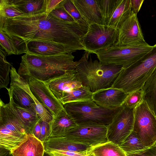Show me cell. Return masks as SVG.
Returning a JSON list of instances; mask_svg holds the SVG:
<instances>
[{"mask_svg":"<svg viewBox=\"0 0 156 156\" xmlns=\"http://www.w3.org/2000/svg\"><path fill=\"white\" fill-rule=\"evenodd\" d=\"M41 132L39 140L43 142L49 137L50 134V125L49 123L41 120Z\"/></svg>","mask_w":156,"mask_h":156,"instance_id":"60d3db41","label":"cell"},{"mask_svg":"<svg viewBox=\"0 0 156 156\" xmlns=\"http://www.w3.org/2000/svg\"><path fill=\"white\" fill-rule=\"evenodd\" d=\"M133 132L147 147L156 142V116L144 100L134 109Z\"/></svg>","mask_w":156,"mask_h":156,"instance_id":"52a82bcc","label":"cell"},{"mask_svg":"<svg viewBox=\"0 0 156 156\" xmlns=\"http://www.w3.org/2000/svg\"><path fill=\"white\" fill-rule=\"evenodd\" d=\"M155 145H156V143H155Z\"/></svg>","mask_w":156,"mask_h":156,"instance_id":"7dc6e473","label":"cell"},{"mask_svg":"<svg viewBox=\"0 0 156 156\" xmlns=\"http://www.w3.org/2000/svg\"><path fill=\"white\" fill-rule=\"evenodd\" d=\"M26 134L15 133L0 127V147L11 151L20 144L25 139Z\"/></svg>","mask_w":156,"mask_h":156,"instance_id":"4316f807","label":"cell"},{"mask_svg":"<svg viewBox=\"0 0 156 156\" xmlns=\"http://www.w3.org/2000/svg\"><path fill=\"white\" fill-rule=\"evenodd\" d=\"M90 53L85 51L82 58L76 61L77 71L83 86L94 93L112 87L122 69L119 66L105 65L92 60Z\"/></svg>","mask_w":156,"mask_h":156,"instance_id":"3957f363","label":"cell"},{"mask_svg":"<svg viewBox=\"0 0 156 156\" xmlns=\"http://www.w3.org/2000/svg\"><path fill=\"white\" fill-rule=\"evenodd\" d=\"M153 46L147 43L120 47L113 45L95 52L99 61L105 65H114L128 67L150 51Z\"/></svg>","mask_w":156,"mask_h":156,"instance_id":"8992f818","label":"cell"},{"mask_svg":"<svg viewBox=\"0 0 156 156\" xmlns=\"http://www.w3.org/2000/svg\"><path fill=\"white\" fill-rule=\"evenodd\" d=\"M44 151L43 142L31 133H27L20 144L11 151L14 156H43Z\"/></svg>","mask_w":156,"mask_h":156,"instance_id":"e0dca14e","label":"cell"},{"mask_svg":"<svg viewBox=\"0 0 156 156\" xmlns=\"http://www.w3.org/2000/svg\"><path fill=\"white\" fill-rule=\"evenodd\" d=\"M0 51V88H5L8 90L10 80L9 74L10 73V67L12 66L6 61V52L1 46Z\"/></svg>","mask_w":156,"mask_h":156,"instance_id":"4dcf8cb0","label":"cell"},{"mask_svg":"<svg viewBox=\"0 0 156 156\" xmlns=\"http://www.w3.org/2000/svg\"><path fill=\"white\" fill-rule=\"evenodd\" d=\"M119 146L126 153L136 152L147 148L133 131Z\"/></svg>","mask_w":156,"mask_h":156,"instance_id":"1f68e13d","label":"cell"},{"mask_svg":"<svg viewBox=\"0 0 156 156\" xmlns=\"http://www.w3.org/2000/svg\"><path fill=\"white\" fill-rule=\"evenodd\" d=\"M44 150H59L88 152L91 147L63 136L48 138L43 142Z\"/></svg>","mask_w":156,"mask_h":156,"instance_id":"2e32d148","label":"cell"},{"mask_svg":"<svg viewBox=\"0 0 156 156\" xmlns=\"http://www.w3.org/2000/svg\"><path fill=\"white\" fill-rule=\"evenodd\" d=\"M9 36L18 51V55L27 52V45L23 40L18 37L12 35Z\"/></svg>","mask_w":156,"mask_h":156,"instance_id":"f35d334b","label":"cell"},{"mask_svg":"<svg viewBox=\"0 0 156 156\" xmlns=\"http://www.w3.org/2000/svg\"><path fill=\"white\" fill-rule=\"evenodd\" d=\"M93 94L88 88L83 86L64 92L59 100L63 105L69 102L92 100Z\"/></svg>","mask_w":156,"mask_h":156,"instance_id":"f1b7e54d","label":"cell"},{"mask_svg":"<svg viewBox=\"0 0 156 156\" xmlns=\"http://www.w3.org/2000/svg\"><path fill=\"white\" fill-rule=\"evenodd\" d=\"M134 109L122 106L107 126L108 141L119 145L133 132Z\"/></svg>","mask_w":156,"mask_h":156,"instance_id":"9c48e42d","label":"cell"},{"mask_svg":"<svg viewBox=\"0 0 156 156\" xmlns=\"http://www.w3.org/2000/svg\"><path fill=\"white\" fill-rule=\"evenodd\" d=\"M117 41L115 45L120 47L147 43L144 40L137 14L132 11L119 24Z\"/></svg>","mask_w":156,"mask_h":156,"instance_id":"8fae6325","label":"cell"},{"mask_svg":"<svg viewBox=\"0 0 156 156\" xmlns=\"http://www.w3.org/2000/svg\"><path fill=\"white\" fill-rule=\"evenodd\" d=\"M0 46L8 55H18V51L9 36L2 30H0Z\"/></svg>","mask_w":156,"mask_h":156,"instance_id":"d590c367","label":"cell"},{"mask_svg":"<svg viewBox=\"0 0 156 156\" xmlns=\"http://www.w3.org/2000/svg\"><path fill=\"white\" fill-rule=\"evenodd\" d=\"M72 53L48 56L27 53L21 57L17 72L27 81L32 77L45 81L75 69Z\"/></svg>","mask_w":156,"mask_h":156,"instance_id":"7a4b0ae2","label":"cell"},{"mask_svg":"<svg viewBox=\"0 0 156 156\" xmlns=\"http://www.w3.org/2000/svg\"><path fill=\"white\" fill-rule=\"evenodd\" d=\"M2 30L18 37L27 44L30 41L54 43L65 46L71 52L85 49L83 37L88 30L76 22H69L45 12L6 19Z\"/></svg>","mask_w":156,"mask_h":156,"instance_id":"6da1fadb","label":"cell"},{"mask_svg":"<svg viewBox=\"0 0 156 156\" xmlns=\"http://www.w3.org/2000/svg\"><path fill=\"white\" fill-rule=\"evenodd\" d=\"M144 100L156 116V67L142 88Z\"/></svg>","mask_w":156,"mask_h":156,"instance_id":"cb8c5ba5","label":"cell"},{"mask_svg":"<svg viewBox=\"0 0 156 156\" xmlns=\"http://www.w3.org/2000/svg\"><path fill=\"white\" fill-rule=\"evenodd\" d=\"M102 14L104 24L108 26L118 0H96Z\"/></svg>","mask_w":156,"mask_h":156,"instance_id":"d6a6232c","label":"cell"},{"mask_svg":"<svg viewBox=\"0 0 156 156\" xmlns=\"http://www.w3.org/2000/svg\"><path fill=\"white\" fill-rule=\"evenodd\" d=\"M128 94L121 89L111 87L93 93L92 99L101 107L116 109L122 106Z\"/></svg>","mask_w":156,"mask_h":156,"instance_id":"5bb4252c","label":"cell"},{"mask_svg":"<svg viewBox=\"0 0 156 156\" xmlns=\"http://www.w3.org/2000/svg\"><path fill=\"white\" fill-rule=\"evenodd\" d=\"M118 37L117 28L105 25L90 24L83 37L85 50L90 53L107 49L115 45Z\"/></svg>","mask_w":156,"mask_h":156,"instance_id":"ba28073f","label":"cell"},{"mask_svg":"<svg viewBox=\"0 0 156 156\" xmlns=\"http://www.w3.org/2000/svg\"><path fill=\"white\" fill-rule=\"evenodd\" d=\"M63 106L77 125L92 124L107 126L122 107L116 109L105 108L93 100L69 102Z\"/></svg>","mask_w":156,"mask_h":156,"instance_id":"5b68a950","label":"cell"},{"mask_svg":"<svg viewBox=\"0 0 156 156\" xmlns=\"http://www.w3.org/2000/svg\"><path fill=\"white\" fill-rule=\"evenodd\" d=\"M87 156H93V155H92L89 154H88Z\"/></svg>","mask_w":156,"mask_h":156,"instance_id":"bcb514c9","label":"cell"},{"mask_svg":"<svg viewBox=\"0 0 156 156\" xmlns=\"http://www.w3.org/2000/svg\"><path fill=\"white\" fill-rule=\"evenodd\" d=\"M50 13L63 21L69 22L77 23L74 19L66 10L60 3Z\"/></svg>","mask_w":156,"mask_h":156,"instance_id":"8d00e7d4","label":"cell"},{"mask_svg":"<svg viewBox=\"0 0 156 156\" xmlns=\"http://www.w3.org/2000/svg\"><path fill=\"white\" fill-rule=\"evenodd\" d=\"M132 11L137 14L140 11L144 0H130Z\"/></svg>","mask_w":156,"mask_h":156,"instance_id":"7bdbcfd3","label":"cell"},{"mask_svg":"<svg viewBox=\"0 0 156 156\" xmlns=\"http://www.w3.org/2000/svg\"><path fill=\"white\" fill-rule=\"evenodd\" d=\"M60 3L77 23L88 29L89 24L81 16L72 0H62Z\"/></svg>","mask_w":156,"mask_h":156,"instance_id":"836d02e7","label":"cell"},{"mask_svg":"<svg viewBox=\"0 0 156 156\" xmlns=\"http://www.w3.org/2000/svg\"><path fill=\"white\" fill-rule=\"evenodd\" d=\"M8 94L12 98L14 108L25 126L27 133H32L33 129L40 119L35 111L23 108L14 101L12 92L9 88Z\"/></svg>","mask_w":156,"mask_h":156,"instance_id":"7402d4cb","label":"cell"},{"mask_svg":"<svg viewBox=\"0 0 156 156\" xmlns=\"http://www.w3.org/2000/svg\"><path fill=\"white\" fill-rule=\"evenodd\" d=\"M0 156H14L11 151L4 148L0 147Z\"/></svg>","mask_w":156,"mask_h":156,"instance_id":"f6af8a7d","label":"cell"},{"mask_svg":"<svg viewBox=\"0 0 156 156\" xmlns=\"http://www.w3.org/2000/svg\"><path fill=\"white\" fill-rule=\"evenodd\" d=\"M156 67V44L136 62L126 68H122L112 87L128 94L142 89Z\"/></svg>","mask_w":156,"mask_h":156,"instance_id":"277c9868","label":"cell"},{"mask_svg":"<svg viewBox=\"0 0 156 156\" xmlns=\"http://www.w3.org/2000/svg\"><path fill=\"white\" fill-rule=\"evenodd\" d=\"M24 13L16 7L10 0L0 1V30L5 20L21 16Z\"/></svg>","mask_w":156,"mask_h":156,"instance_id":"f546056e","label":"cell"},{"mask_svg":"<svg viewBox=\"0 0 156 156\" xmlns=\"http://www.w3.org/2000/svg\"><path fill=\"white\" fill-rule=\"evenodd\" d=\"M11 80L23 89L32 98L35 105V110L41 121L50 123L52 120L53 116L51 112L37 100L30 91L28 82L20 76L15 68L12 66L10 71Z\"/></svg>","mask_w":156,"mask_h":156,"instance_id":"d6986e66","label":"cell"},{"mask_svg":"<svg viewBox=\"0 0 156 156\" xmlns=\"http://www.w3.org/2000/svg\"><path fill=\"white\" fill-rule=\"evenodd\" d=\"M83 18L90 25H105L103 17L96 0H72Z\"/></svg>","mask_w":156,"mask_h":156,"instance_id":"ac0fdd59","label":"cell"},{"mask_svg":"<svg viewBox=\"0 0 156 156\" xmlns=\"http://www.w3.org/2000/svg\"><path fill=\"white\" fill-rule=\"evenodd\" d=\"M25 16L35 15L46 12L47 0H10Z\"/></svg>","mask_w":156,"mask_h":156,"instance_id":"603a6c76","label":"cell"},{"mask_svg":"<svg viewBox=\"0 0 156 156\" xmlns=\"http://www.w3.org/2000/svg\"><path fill=\"white\" fill-rule=\"evenodd\" d=\"M30 90L37 100L47 108L53 117L64 109L63 105L54 95L44 81L30 77L27 80Z\"/></svg>","mask_w":156,"mask_h":156,"instance_id":"7c38bea8","label":"cell"},{"mask_svg":"<svg viewBox=\"0 0 156 156\" xmlns=\"http://www.w3.org/2000/svg\"><path fill=\"white\" fill-rule=\"evenodd\" d=\"M107 126L98 124L77 125L65 136L91 147L108 141Z\"/></svg>","mask_w":156,"mask_h":156,"instance_id":"30bf717a","label":"cell"},{"mask_svg":"<svg viewBox=\"0 0 156 156\" xmlns=\"http://www.w3.org/2000/svg\"><path fill=\"white\" fill-rule=\"evenodd\" d=\"M41 120L40 119L34 126L32 134L35 137L39 140L41 136Z\"/></svg>","mask_w":156,"mask_h":156,"instance_id":"ee69618b","label":"cell"},{"mask_svg":"<svg viewBox=\"0 0 156 156\" xmlns=\"http://www.w3.org/2000/svg\"><path fill=\"white\" fill-rule=\"evenodd\" d=\"M27 45V53L37 55L52 56L72 53L64 45L55 43L32 41Z\"/></svg>","mask_w":156,"mask_h":156,"instance_id":"ffe728a7","label":"cell"},{"mask_svg":"<svg viewBox=\"0 0 156 156\" xmlns=\"http://www.w3.org/2000/svg\"><path fill=\"white\" fill-rule=\"evenodd\" d=\"M88 154L94 156H127L119 145L109 141L91 147Z\"/></svg>","mask_w":156,"mask_h":156,"instance_id":"d4e9b609","label":"cell"},{"mask_svg":"<svg viewBox=\"0 0 156 156\" xmlns=\"http://www.w3.org/2000/svg\"><path fill=\"white\" fill-rule=\"evenodd\" d=\"M126 154L127 156H156V145L154 144L143 150Z\"/></svg>","mask_w":156,"mask_h":156,"instance_id":"ab89813d","label":"cell"},{"mask_svg":"<svg viewBox=\"0 0 156 156\" xmlns=\"http://www.w3.org/2000/svg\"><path fill=\"white\" fill-rule=\"evenodd\" d=\"M62 1V0H47V5L45 13L48 15Z\"/></svg>","mask_w":156,"mask_h":156,"instance_id":"b9f144b4","label":"cell"},{"mask_svg":"<svg viewBox=\"0 0 156 156\" xmlns=\"http://www.w3.org/2000/svg\"><path fill=\"white\" fill-rule=\"evenodd\" d=\"M144 100V94L142 89L134 91L129 94L122 106L135 108Z\"/></svg>","mask_w":156,"mask_h":156,"instance_id":"e575fe53","label":"cell"},{"mask_svg":"<svg viewBox=\"0 0 156 156\" xmlns=\"http://www.w3.org/2000/svg\"><path fill=\"white\" fill-rule=\"evenodd\" d=\"M9 88L12 92L13 99L17 101L19 105L36 112V105L32 98L23 89L11 80Z\"/></svg>","mask_w":156,"mask_h":156,"instance_id":"83f0119b","label":"cell"},{"mask_svg":"<svg viewBox=\"0 0 156 156\" xmlns=\"http://www.w3.org/2000/svg\"><path fill=\"white\" fill-rule=\"evenodd\" d=\"M9 97L10 101L8 104H5L0 99V127L25 134L27 133L25 127L14 108L11 97Z\"/></svg>","mask_w":156,"mask_h":156,"instance_id":"9a60e30c","label":"cell"},{"mask_svg":"<svg viewBox=\"0 0 156 156\" xmlns=\"http://www.w3.org/2000/svg\"><path fill=\"white\" fill-rule=\"evenodd\" d=\"M49 125L50 134L48 138L64 136L77 125L65 109L53 117Z\"/></svg>","mask_w":156,"mask_h":156,"instance_id":"44dd1931","label":"cell"},{"mask_svg":"<svg viewBox=\"0 0 156 156\" xmlns=\"http://www.w3.org/2000/svg\"><path fill=\"white\" fill-rule=\"evenodd\" d=\"M132 11L130 0H118L108 26L117 28Z\"/></svg>","mask_w":156,"mask_h":156,"instance_id":"484cf974","label":"cell"},{"mask_svg":"<svg viewBox=\"0 0 156 156\" xmlns=\"http://www.w3.org/2000/svg\"><path fill=\"white\" fill-rule=\"evenodd\" d=\"M45 82L51 91L59 100L64 92L83 87L77 71L71 70L61 76L54 77Z\"/></svg>","mask_w":156,"mask_h":156,"instance_id":"4fadbf2b","label":"cell"},{"mask_svg":"<svg viewBox=\"0 0 156 156\" xmlns=\"http://www.w3.org/2000/svg\"><path fill=\"white\" fill-rule=\"evenodd\" d=\"M45 152L51 156H87L88 152H80L59 150H46Z\"/></svg>","mask_w":156,"mask_h":156,"instance_id":"74e56055","label":"cell"}]
</instances>
